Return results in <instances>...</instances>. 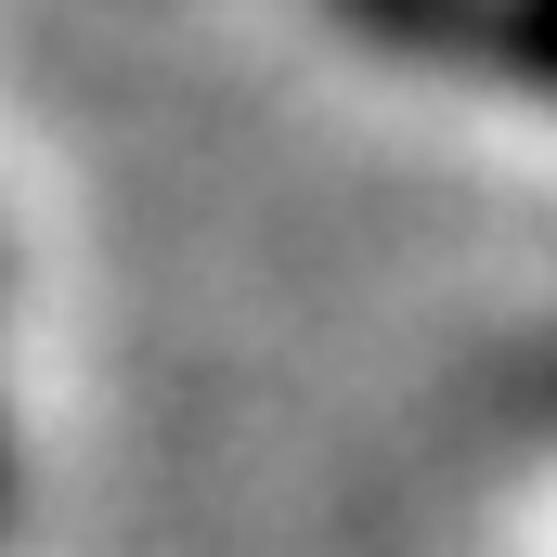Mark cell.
I'll return each mask as SVG.
<instances>
[{"instance_id":"1","label":"cell","mask_w":557,"mask_h":557,"mask_svg":"<svg viewBox=\"0 0 557 557\" xmlns=\"http://www.w3.org/2000/svg\"><path fill=\"white\" fill-rule=\"evenodd\" d=\"M337 13H350L363 39H389V52L557 91V0H337Z\"/></svg>"}]
</instances>
